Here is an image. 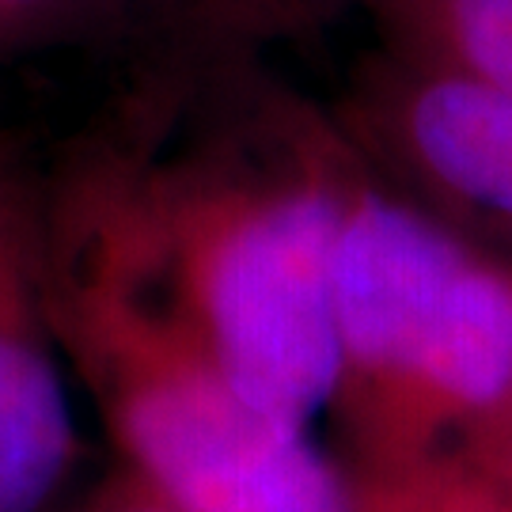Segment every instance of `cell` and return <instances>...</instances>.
<instances>
[{
  "label": "cell",
  "instance_id": "7",
  "mask_svg": "<svg viewBox=\"0 0 512 512\" xmlns=\"http://www.w3.org/2000/svg\"><path fill=\"white\" fill-rule=\"evenodd\" d=\"M346 0H194L198 19H205L217 31H289L300 23L327 16L330 8H338Z\"/></svg>",
  "mask_w": 512,
  "mask_h": 512
},
{
  "label": "cell",
  "instance_id": "3",
  "mask_svg": "<svg viewBox=\"0 0 512 512\" xmlns=\"http://www.w3.org/2000/svg\"><path fill=\"white\" fill-rule=\"evenodd\" d=\"M475 258L437 224L380 194H349L334 243L342 376L410 391Z\"/></svg>",
  "mask_w": 512,
  "mask_h": 512
},
{
  "label": "cell",
  "instance_id": "1",
  "mask_svg": "<svg viewBox=\"0 0 512 512\" xmlns=\"http://www.w3.org/2000/svg\"><path fill=\"white\" fill-rule=\"evenodd\" d=\"M57 327L92 368L107 414L160 501L179 512H357L308 429L270 418L198 342L164 334L107 262L46 285Z\"/></svg>",
  "mask_w": 512,
  "mask_h": 512
},
{
  "label": "cell",
  "instance_id": "9",
  "mask_svg": "<svg viewBox=\"0 0 512 512\" xmlns=\"http://www.w3.org/2000/svg\"><path fill=\"white\" fill-rule=\"evenodd\" d=\"M118 512H179V509H171L167 501L156 497V501H145V505H126V509H118Z\"/></svg>",
  "mask_w": 512,
  "mask_h": 512
},
{
  "label": "cell",
  "instance_id": "5",
  "mask_svg": "<svg viewBox=\"0 0 512 512\" xmlns=\"http://www.w3.org/2000/svg\"><path fill=\"white\" fill-rule=\"evenodd\" d=\"M399 133L437 186L512 217V95L429 69L399 103Z\"/></svg>",
  "mask_w": 512,
  "mask_h": 512
},
{
  "label": "cell",
  "instance_id": "6",
  "mask_svg": "<svg viewBox=\"0 0 512 512\" xmlns=\"http://www.w3.org/2000/svg\"><path fill=\"white\" fill-rule=\"evenodd\" d=\"M429 69L512 95V0H376Z\"/></svg>",
  "mask_w": 512,
  "mask_h": 512
},
{
  "label": "cell",
  "instance_id": "8",
  "mask_svg": "<svg viewBox=\"0 0 512 512\" xmlns=\"http://www.w3.org/2000/svg\"><path fill=\"white\" fill-rule=\"evenodd\" d=\"M46 4H54V0H0V31H8V27L23 23V19L38 16Z\"/></svg>",
  "mask_w": 512,
  "mask_h": 512
},
{
  "label": "cell",
  "instance_id": "4",
  "mask_svg": "<svg viewBox=\"0 0 512 512\" xmlns=\"http://www.w3.org/2000/svg\"><path fill=\"white\" fill-rule=\"evenodd\" d=\"M0 164V512H38L73 456V410L46 346V258Z\"/></svg>",
  "mask_w": 512,
  "mask_h": 512
},
{
  "label": "cell",
  "instance_id": "2",
  "mask_svg": "<svg viewBox=\"0 0 512 512\" xmlns=\"http://www.w3.org/2000/svg\"><path fill=\"white\" fill-rule=\"evenodd\" d=\"M346 190L319 183L186 198L179 232L198 346L247 403L308 429L342 384L334 243Z\"/></svg>",
  "mask_w": 512,
  "mask_h": 512
}]
</instances>
